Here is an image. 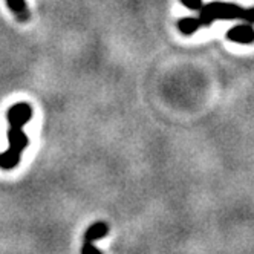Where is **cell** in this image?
I'll use <instances>...</instances> for the list:
<instances>
[{"label": "cell", "instance_id": "cell-1", "mask_svg": "<svg viewBox=\"0 0 254 254\" xmlns=\"http://www.w3.org/2000/svg\"><path fill=\"white\" fill-rule=\"evenodd\" d=\"M6 118L9 123V129H8L9 147L3 153H0V169L11 170L20 162L22 153L29 144V139L23 132V126L32 118V109L28 103H17L9 107Z\"/></svg>", "mask_w": 254, "mask_h": 254}, {"label": "cell", "instance_id": "cell-2", "mask_svg": "<svg viewBox=\"0 0 254 254\" xmlns=\"http://www.w3.org/2000/svg\"><path fill=\"white\" fill-rule=\"evenodd\" d=\"M199 20L202 26H210L216 20H242L254 25V6L242 8L228 2H210L199 9Z\"/></svg>", "mask_w": 254, "mask_h": 254}, {"label": "cell", "instance_id": "cell-3", "mask_svg": "<svg viewBox=\"0 0 254 254\" xmlns=\"http://www.w3.org/2000/svg\"><path fill=\"white\" fill-rule=\"evenodd\" d=\"M227 39L239 45H250L254 42V26L251 23L236 25L231 29H228Z\"/></svg>", "mask_w": 254, "mask_h": 254}, {"label": "cell", "instance_id": "cell-4", "mask_svg": "<svg viewBox=\"0 0 254 254\" xmlns=\"http://www.w3.org/2000/svg\"><path fill=\"white\" fill-rule=\"evenodd\" d=\"M109 233V225L106 222H95L84 233V242H95Z\"/></svg>", "mask_w": 254, "mask_h": 254}, {"label": "cell", "instance_id": "cell-5", "mask_svg": "<svg viewBox=\"0 0 254 254\" xmlns=\"http://www.w3.org/2000/svg\"><path fill=\"white\" fill-rule=\"evenodd\" d=\"M201 20L199 17H184L178 22V29L184 35H193L199 28H201Z\"/></svg>", "mask_w": 254, "mask_h": 254}, {"label": "cell", "instance_id": "cell-6", "mask_svg": "<svg viewBox=\"0 0 254 254\" xmlns=\"http://www.w3.org/2000/svg\"><path fill=\"white\" fill-rule=\"evenodd\" d=\"M6 5L19 22H26L29 19V11L25 0H6Z\"/></svg>", "mask_w": 254, "mask_h": 254}, {"label": "cell", "instance_id": "cell-7", "mask_svg": "<svg viewBox=\"0 0 254 254\" xmlns=\"http://www.w3.org/2000/svg\"><path fill=\"white\" fill-rule=\"evenodd\" d=\"M181 3H183L187 9H191V11H199L204 6L202 0H181Z\"/></svg>", "mask_w": 254, "mask_h": 254}, {"label": "cell", "instance_id": "cell-8", "mask_svg": "<svg viewBox=\"0 0 254 254\" xmlns=\"http://www.w3.org/2000/svg\"><path fill=\"white\" fill-rule=\"evenodd\" d=\"M81 254H103V253L94 245V242H84V245L81 247Z\"/></svg>", "mask_w": 254, "mask_h": 254}]
</instances>
